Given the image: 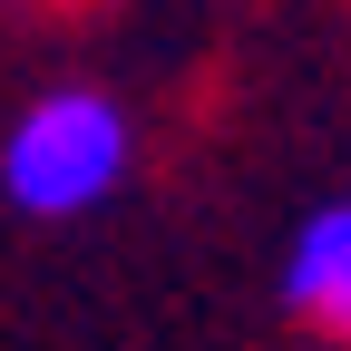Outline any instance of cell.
Returning <instances> with one entry per match:
<instances>
[{
	"label": "cell",
	"instance_id": "2",
	"mask_svg": "<svg viewBox=\"0 0 351 351\" xmlns=\"http://www.w3.org/2000/svg\"><path fill=\"white\" fill-rule=\"evenodd\" d=\"M283 302L302 322H322L332 341H351V195L313 205L283 244Z\"/></svg>",
	"mask_w": 351,
	"mask_h": 351
},
{
	"label": "cell",
	"instance_id": "1",
	"mask_svg": "<svg viewBox=\"0 0 351 351\" xmlns=\"http://www.w3.org/2000/svg\"><path fill=\"white\" fill-rule=\"evenodd\" d=\"M127 166H137V127L108 88H39L0 137V195L29 225H69L127 186Z\"/></svg>",
	"mask_w": 351,
	"mask_h": 351
}]
</instances>
